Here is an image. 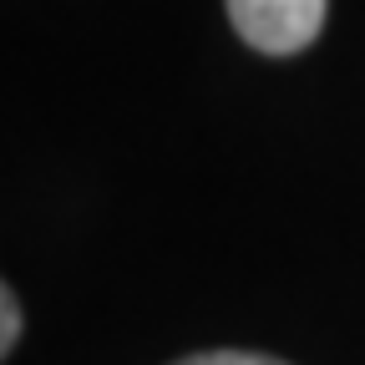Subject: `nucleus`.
Returning a JSON list of instances; mask_svg holds the SVG:
<instances>
[{"label":"nucleus","instance_id":"nucleus-1","mask_svg":"<svg viewBox=\"0 0 365 365\" xmlns=\"http://www.w3.org/2000/svg\"><path fill=\"white\" fill-rule=\"evenodd\" d=\"M330 0H228L234 31L264 56H294L319 36Z\"/></svg>","mask_w":365,"mask_h":365},{"label":"nucleus","instance_id":"nucleus-2","mask_svg":"<svg viewBox=\"0 0 365 365\" xmlns=\"http://www.w3.org/2000/svg\"><path fill=\"white\" fill-rule=\"evenodd\" d=\"M173 365H284L274 355H254V350H203V355H182Z\"/></svg>","mask_w":365,"mask_h":365},{"label":"nucleus","instance_id":"nucleus-3","mask_svg":"<svg viewBox=\"0 0 365 365\" xmlns=\"http://www.w3.org/2000/svg\"><path fill=\"white\" fill-rule=\"evenodd\" d=\"M16 340H21V304L6 289V279H0V360L16 350Z\"/></svg>","mask_w":365,"mask_h":365}]
</instances>
